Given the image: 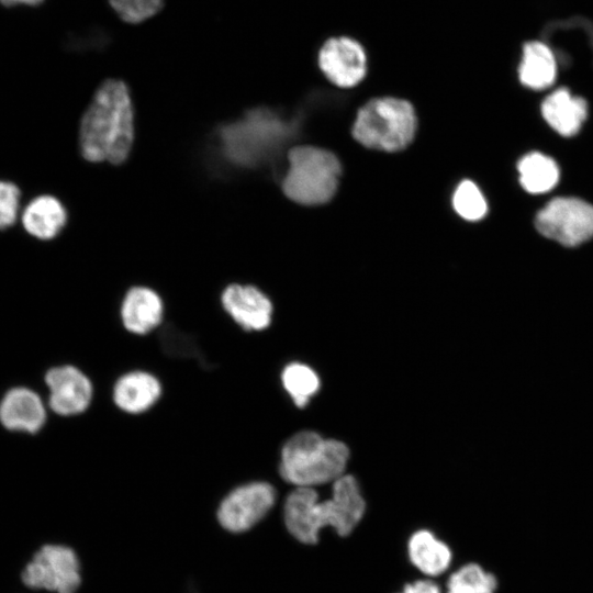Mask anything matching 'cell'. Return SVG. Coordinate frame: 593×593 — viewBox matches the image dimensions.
Returning <instances> with one entry per match:
<instances>
[{"instance_id":"1","label":"cell","mask_w":593,"mask_h":593,"mask_svg":"<svg viewBox=\"0 0 593 593\" xmlns=\"http://www.w3.org/2000/svg\"><path fill=\"white\" fill-rule=\"evenodd\" d=\"M366 503L357 480L343 474L333 482L332 496L318 501L314 488L298 486L287 497L284 523L303 544H316L320 532L331 526L340 536L349 535L365 514Z\"/></svg>"},{"instance_id":"2","label":"cell","mask_w":593,"mask_h":593,"mask_svg":"<svg viewBox=\"0 0 593 593\" xmlns=\"http://www.w3.org/2000/svg\"><path fill=\"white\" fill-rule=\"evenodd\" d=\"M133 107L126 85L108 79L96 91L79 128L82 156L92 163H123L133 144Z\"/></svg>"},{"instance_id":"3","label":"cell","mask_w":593,"mask_h":593,"mask_svg":"<svg viewBox=\"0 0 593 593\" xmlns=\"http://www.w3.org/2000/svg\"><path fill=\"white\" fill-rule=\"evenodd\" d=\"M417 128L414 105L406 99L387 96L373 98L358 109L350 133L358 145L392 154L405 150Z\"/></svg>"},{"instance_id":"4","label":"cell","mask_w":593,"mask_h":593,"mask_svg":"<svg viewBox=\"0 0 593 593\" xmlns=\"http://www.w3.org/2000/svg\"><path fill=\"white\" fill-rule=\"evenodd\" d=\"M348 457L349 450L344 443L303 430L284 443L279 472L284 481L296 488H314L345 474Z\"/></svg>"},{"instance_id":"5","label":"cell","mask_w":593,"mask_h":593,"mask_svg":"<svg viewBox=\"0 0 593 593\" xmlns=\"http://www.w3.org/2000/svg\"><path fill=\"white\" fill-rule=\"evenodd\" d=\"M339 158L329 149L313 145L288 152V168L281 182L283 194L304 206H321L332 201L343 177Z\"/></svg>"},{"instance_id":"6","label":"cell","mask_w":593,"mask_h":593,"mask_svg":"<svg viewBox=\"0 0 593 593\" xmlns=\"http://www.w3.org/2000/svg\"><path fill=\"white\" fill-rule=\"evenodd\" d=\"M21 579L30 589L75 593L81 583L79 560L71 548L47 544L26 563Z\"/></svg>"},{"instance_id":"7","label":"cell","mask_w":593,"mask_h":593,"mask_svg":"<svg viewBox=\"0 0 593 593\" xmlns=\"http://www.w3.org/2000/svg\"><path fill=\"white\" fill-rule=\"evenodd\" d=\"M535 226L563 246H578L593 237V205L578 198L552 199L537 213Z\"/></svg>"},{"instance_id":"8","label":"cell","mask_w":593,"mask_h":593,"mask_svg":"<svg viewBox=\"0 0 593 593\" xmlns=\"http://www.w3.org/2000/svg\"><path fill=\"white\" fill-rule=\"evenodd\" d=\"M276 500L275 488L268 482H249L232 490L217 508V521L232 533L250 529L262 519Z\"/></svg>"},{"instance_id":"9","label":"cell","mask_w":593,"mask_h":593,"mask_svg":"<svg viewBox=\"0 0 593 593\" xmlns=\"http://www.w3.org/2000/svg\"><path fill=\"white\" fill-rule=\"evenodd\" d=\"M317 66L332 85L349 89L365 79L368 57L357 40L346 35L332 36L318 49Z\"/></svg>"},{"instance_id":"10","label":"cell","mask_w":593,"mask_h":593,"mask_svg":"<svg viewBox=\"0 0 593 593\" xmlns=\"http://www.w3.org/2000/svg\"><path fill=\"white\" fill-rule=\"evenodd\" d=\"M49 389V406L58 415L71 416L85 412L92 400V384L78 368L54 367L45 374Z\"/></svg>"},{"instance_id":"11","label":"cell","mask_w":593,"mask_h":593,"mask_svg":"<svg viewBox=\"0 0 593 593\" xmlns=\"http://www.w3.org/2000/svg\"><path fill=\"white\" fill-rule=\"evenodd\" d=\"M221 302L225 312L245 331H262L271 323V301L254 286L230 284L224 289Z\"/></svg>"},{"instance_id":"12","label":"cell","mask_w":593,"mask_h":593,"mask_svg":"<svg viewBox=\"0 0 593 593\" xmlns=\"http://www.w3.org/2000/svg\"><path fill=\"white\" fill-rule=\"evenodd\" d=\"M46 411L37 393L26 388L9 390L0 402V423L9 430L37 433L45 424Z\"/></svg>"},{"instance_id":"13","label":"cell","mask_w":593,"mask_h":593,"mask_svg":"<svg viewBox=\"0 0 593 593\" xmlns=\"http://www.w3.org/2000/svg\"><path fill=\"white\" fill-rule=\"evenodd\" d=\"M164 304L160 296L146 287L130 289L121 306V320L128 332L145 335L157 328L163 321Z\"/></svg>"},{"instance_id":"14","label":"cell","mask_w":593,"mask_h":593,"mask_svg":"<svg viewBox=\"0 0 593 593\" xmlns=\"http://www.w3.org/2000/svg\"><path fill=\"white\" fill-rule=\"evenodd\" d=\"M161 395L159 380L146 371H131L118 379L113 388L115 405L130 414L149 410Z\"/></svg>"},{"instance_id":"15","label":"cell","mask_w":593,"mask_h":593,"mask_svg":"<svg viewBox=\"0 0 593 593\" xmlns=\"http://www.w3.org/2000/svg\"><path fill=\"white\" fill-rule=\"evenodd\" d=\"M25 232L41 240L55 238L67 222V212L55 197L43 194L32 199L22 211Z\"/></svg>"},{"instance_id":"16","label":"cell","mask_w":593,"mask_h":593,"mask_svg":"<svg viewBox=\"0 0 593 593\" xmlns=\"http://www.w3.org/2000/svg\"><path fill=\"white\" fill-rule=\"evenodd\" d=\"M546 122L560 135L573 136L581 128L588 115L586 101L573 97L566 88L550 93L541 104Z\"/></svg>"},{"instance_id":"17","label":"cell","mask_w":593,"mask_h":593,"mask_svg":"<svg viewBox=\"0 0 593 593\" xmlns=\"http://www.w3.org/2000/svg\"><path fill=\"white\" fill-rule=\"evenodd\" d=\"M557 76V63L550 47L540 41H529L523 47L518 67L521 82L534 90L550 87Z\"/></svg>"},{"instance_id":"18","label":"cell","mask_w":593,"mask_h":593,"mask_svg":"<svg viewBox=\"0 0 593 593\" xmlns=\"http://www.w3.org/2000/svg\"><path fill=\"white\" fill-rule=\"evenodd\" d=\"M411 562L424 574L437 577L450 566L451 551L429 530H418L409 540Z\"/></svg>"},{"instance_id":"19","label":"cell","mask_w":593,"mask_h":593,"mask_svg":"<svg viewBox=\"0 0 593 593\" xmlns=\"http://www.w3.org/2000/svg\"><path fill=\"white\" fill-rule=\"evenodd\" d=\"M519 182L529 193L551 190L559 180V168L553 159L541 153L525 155L517 165Z\"/></svg>"},{"instance_id":"20","label":"cell","mask_w":593,"mask_h":593,"mask_svg":"<svg viewBox=\"0 0 593 593\" xmlns=\"http://www.w3.org/2000/svg\"><path fill=\"white\" fill-rule=\"evenodd\" d=\"M281 382L299 407H304L320 389V379L315 371L300 362H292L284 367L281 372Z\"/></svg>"},{"instance_id":"21","label":"cell","mask_w":593,"mask_h":593,"mask_svg":"<svg viewBox=\"0 0 593 593\" xmlns=\"http://www.w3.org/2000/svg\"><path fill=\"white\" fill-rule=\"evenodd\" d=\"M159 343L164 354L169 357L194 359L205 369L213 367L203 354L198 339L174 325H166L160 329Z\"/></svg>"},{"instance_id":"22","label":"cell","mask_w":593,"mask_h":593,"mask_svg":"<svg viewBox=\"0 0 593 593\" xmlns=\"http://www.w3.org/2000/svg\"><path fill=\"white\" fill-rule=\"evenodd\" d=\"M496 588V578L477 563L462 566L447 581V593H495Z\"/></svg>"},{"instance_id":"23","label":"cell","mask_w":593,"mask_h":593,"mask_svg":"<svg viewBox=\"0 0 593 593\" xmlns=\"http://www.w3.org/2000/svg\"><path fill=\"white\" fill-rule=\"evenodd\" d=\"M454 211L463 220L477 222L488 212V202L480 188L469 179L460 181L451 195Z\"/></svg>"},{"instance_id":"24","label":"cell","mask_w":593,"mask_h":593,"mask_svg":"<svg viewBox=\"0 0 593 593\" xmlns=\"http://www.w3.org/2000/svg\"><path fill=\"white\" fill-rule=\"evenodd\" d=\"M112 10L126 23L137 24L156 15L165 0H108Z\"/></svg>"},{"instance_id":"25","label":"cell","mask_w":593,"mask_h":593,"mask_svg":"<svg viewBox=\"0 0 593 593\" xmlns=\"http://www.w3.org/2000/svg\"><path fill=\"white\" fill-rule=\"evenodd\" d=\"M21 190L8 180H0V231L13 226L20 213Z\"/></svg>"},{"instance_id":"26","label":"cell","mask_w":593,"mask_h":593,"mask_svg":"<svg viewBox=\"0 0 593 593\" xmlns=\"http://www.w3.org/2000/svg\"><path fill=\"white\" fill-rule=\"evenodd\" d=\"M401 593H440L438 585L428 580H418L404 586Z\"/></svg>"},{"instance_id":"27","label":"cell","mask_w":593,"mask_h":593,"mask_svg":"<svg viewBox=\"0 0 593 593\" xmlns=\"http://www.w3.org/2000/svg\"><path fill=\"white\" fill-rule=\"evenodd\" d=\"M45 0H0V5L4 8H15V7H38Z\"/></svg>"}]
</instances>
